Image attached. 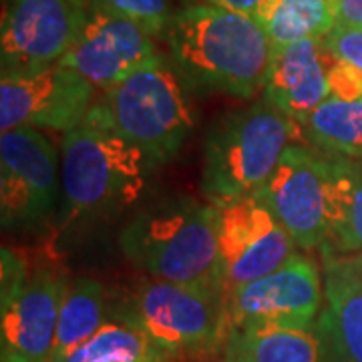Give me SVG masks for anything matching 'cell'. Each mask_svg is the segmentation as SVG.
Returning <instances> with one entry per match:
<instances>
[{
  "instance_id": "9",
  "label": "cell",
  "mask_w": 362,
  "mask_h": 362,
  "mask_svg": "<svg viewBox=\"0 0 362 362\" xmlns=\"http://www.w3.org/2000/svg\"><path fill=\"white\" fill-rule=\"evenodd\" d=\"M95 89L87 78L59 63L26 73H2L0 127L75 129L89 115Z\"/></svg>"
},
{
  "instance_id": "18",
  "label": "cell",
  "mask_w": 362,
  "mask_h": 362,
  "mask_svg": "<svg viewBox=\"0 0 362 362\" xmlns=\"http://www.w3.org/2000/svg\"><path fill=\"white\" fill-rule=\"evenodd\" d=\"M318 330L326 338L334 362H362V286L328 278Z\"/></svg>"
},
{
  "instance_id": "10",
  "label": "cell",
  "mask_w": 362,
  "mask_h": 362,
  "mask_svg": "<svg viewBox=\"0 0 362 362\" xmlns=\"http://www.w3.org/2000/svg\"><path fill=\"white\" fill-rule=\"evenodd\" d=\"M89 0H6L2 13V73L59 63L77 42Z\"/></svg>"
},
{
  "instance_id": "12",
  "label": "cell",
  "mask_w": 362,
  "mask_h": 362,
  "mask_svg": "<svg viewBox=\"0 0 362 362\" xmlns=\"http://www.w3.org/2000/svg\"><path fill=\"white\" fill-rule=\"evenodd\" d=\"M328 161L318 149L292 143L256 197L270 207L300 250L322 247L328 235L326 216Z\"/></svg>"
},
{
  "instance_id": "25",
  "label": "cell",
  "mask_w": 362,
  "mask_h": 362,
  "mask_svg": "<svg viewBox=\"0 0 362 362\" xmlns=\"http://www.w3.org/2000/svg\"><path fill=\"white\" fill-rule=\"evenodd\" d=\"M330 54V52H328ZM328 89L330 97L342 101H361L362 99V71L338 61L330 54L328 61Z\"/></svg>"
},
{
  "instance_id": "13",
  "label": "cell",
  "mask_w": 362,
  "mask_h": 362,
  "mask_svg": "<svg viewBox=\"0 0 362 362\" xmlns=\"http://www.w3.org/2000/svg\"><path fill=\"white\" fill-rule=\"evenodd\" d=\"M66 288L61 274L37 270L2 296V362H52Z\"/></svg>"
},
{
  "instance_id": "24",
  "label": "cell",
  "mask_w": 362,
  "mask_h": 362,
  "mask_svg": "<svg viewBox=\"0 0 362 362\" xmlns=\"http://www.w3.org/2000/svg\"><path fill=\"white\" fill-rule=\"evenodd\" d=\"M324 49L338 61L362 71V28L338 23L322 39Z\"/></svg>"
},
{
  "instance_id": "15",
  "label": "cell",
  "mask_w": 362,
  "mask_h": 362,
  "mask_svg": "<svg viewBox=\"0 0 362 362\" xmlns=\"http://www.w3.org/2000/svg\"><path fill=\"white\" fill-rule=\"evenodd\" d=\"M328 61L322 39L274 45L264 97L300 125L330 97Z\"/></svg>"
},
{
  "instance_id": "23",
  "label": "cell",
  "mask_w": 362,
  "mask_h": 362,
  "mask_svg": "<svg viewBox=\"0 0 362 362\" xmlns=\"http://www.w3.org/2000/svg\"><path fill=\"white\" fill-rule=\"evenodd\" d=\"M107 13L123 16L139 25L151 37L159 35L169 23V0H90Z\"/></svg>"
},
{
  "instance_id": "22",
  "label": "cell",
  "mask_w": 362,
  "mask_h": 362,
  "mask_svg": "<svg viewBox=\"0 0 362 362\" xmlns=\"http://www.w3.org/2000/svg\"><path fill=\"white\" fill-rule=\"evenodd\" d=\"M59 362H165L125 314L107 322Z\"/></svg>"
},
{
  "instance_id": "4",
  "label": "cell",
  "mask_w": 362,
  "mask_h": 362,
  "mask_svg": "<svg viewBox=\"0 0 362 362\" xmlns=\"http://www.w3.org/2000/svg\"><path fill=\"white\" fill-rule=\"evenodd\" d=\"M300 131L266 97L220 117L207 131L202 189L211 204L254 195Z\"/></svg>"
},
{
  "instance_id": "26",
  "label": "cell",
  "mask_w": 362,
  "mask_h": 362,
  "mask_svg": "<svg viewBox=\"0 0 362 362\" xmlns=\"http://www.w3.org/2000/svg\"><path fill=\"white\" fill-rule=\"evenodd\" d=\"M322 264L324 276L349 280L352 284L362 286V252L361 254H349V256L322 252Z\"/></svg>"
},
{
  "instance_id": "14",
  "label": "cell",
  "mask_w": 362,
  "mask_h": 362,
  "mask_svg": "<svg viewBox=\"0 0 362 362\" xmlns=\"http://www.w3.org/2000/svg\"><path fill=\"white\" fill-rule=\"evenodd\" d=\"M151 39L139 25L90 2L89 16L77 42L59 65L78 73L93 87L107 90L159 54Z\"/></svg>"
},
{
  "instance_id": "28",
  "label": "cell",
  "mask_w": 362,
  "mask_h": 362,
  "mask_svg": "<svg viewBox=\"0 0 362 362\" xmlns=\"http://www.w3.org/2000/svg\"><path fill=\"white\" fill-rule=\"evenodd\" d=\"M204 4H214V6H221V8H230V11H240V13H256L259 4L264 0H202Z\"/></svg>"
},
{
  "instance_id": "20",
  "label": "cell",
  "mask_w": 362,
  "mask_h": 362,
  "mask_svg": "<svg viewBox=\"0 0 362 362\" xmlns=\"http://www.w3.org/2000/svg\"><path fill=\"white\" fill-rule=\"evenodd\" d=\"M300 131L324 156L362 157V99L342 101L328 97L300 123Z\"/></svg>"
},
{
  "instance_id": "11",
  "label": "cell",
  "mask_w": 362,
  "mask_h": 362,
  "mask_svg": "<svg viewBox=\"0 0 362 362\" xmlns=\"http://www.w3.org/2000/svg\"><path fill=\"white\" fill-rule=\"evenodd\" d=\"M220 244L226 292L278 270L296 252V244L256 195L218 202Z\"/></svg>"
},
{
  "instance_id": "21",
  "label": "cell",
  "mask_w": 362,
  "mask_h": 362,
  "mask_svg": "<svg viewBox=\"0 0 362 362\" xmlns=\"http://www.w3.org/2000/svg\"><path fill=\"white\" fill-rule=\"evenodd\" d=\"M105 312L107 302L101 282L93 278H77L71 282L59 314L52 362L63 361L71 350L93 337L107 322Z\"/></svg>"
},
{
  "instance_id": "2",
  "label": "cell",
  "mask_w": 362,
  "mask_h": 362,
  "mask_svg": "<svg viewBox=\"0 0 362 362\" xmlns=\"http://www.w3.org/2000/svg\"><path fill=\"white\" fill-rule=\"evenodd\" d=\"M119 247L156 280L226 294L214 204L177 195L145 207L121 230Z\"/></svg>"
},
{
  "instance_id": "6",
  "label": "cell",
  "mask_w": 362,
  "mask_h": 362,
  "mask_svg": "<svg viewBox=\"0 0 362 362\" xmlns=\"http://www.w3.org/2000/svg\"><path fill=\"white\" fill-rule=\"evenodd\" d=\"M156 350L169 358H199L223 346L230 322L226 294L218 290L149 280L123 312Z\"/></svg>"
},
{
  "instance_id": "19",
  "label": "cell",
  "mask_w": 362,
  "mask_h": 362,
  "mask_svg": "<svg viewBox=\"0 0 362 362\" xmlns=\"http://www.w3.org/2000/svg\"><path fill=\"white\" fill-rule=\"evenodd\" d=\"M254 16L272 45L324 39L338 25L332 0H264Z\"/></svg>"
},
{
  "instance_id": "8",
  "label": "cell",
  "mask_w": 362,
  "mask_h": 362,
  "mask_svg": "<svg viewBox=\"0 0 362 362\" xmlns=\"http://www.w3.org/2000/svg\"><path fill=\"white\" fill-rule=\"evenodd\" d=\"M322 280L318 264L294 252L278 270L226 292L230 328L298 326L312 328L322 312Z\"/></svg>"
},
{
  "instance_id": "17",
  "label": "cell",
  "mask_w": 362,
  "mask_h": 362,
  "mask_svg": "<svg viewBox=\"0 0 362 362\" xmlns=\"http://www.w3.org/2000/svg\"><path fill=\"white\" fill-rule=\"evenodd\" d=\"M326 216L328 235L322 252L349 256L362 252V163L326 156Z\"/></svg>"
},
{
  "instance_id": "7",
  "label": "cell",
  "mask_w": 362,
  "mask_h": 362,
  "mask_svg": "<svg viewBox=\"0 0 362 362\" xmlns=\"http://www.w3.org/2000/svg\"><path fill=\"white\" fill-rule=\"evenodd\" d=\"M61 189V153L37 127L2 131L0 218L4 232H30L54 216Z\"/></svg>"
},
{
  "instance_id": "27",
  "label": "cell",
  "mask_w": 362,
  "mask_h": 362,
  "mask_svg": "<svg viewBox=\"0 0 362 362\" xmlns=\"http://www.w3.org/2000/svg\"><path fill=\"white\" fill-rule=\"evenodd\" d=\"M338 23L362 28V0H332Z\"/></svg>"
},
{
  "instance_id": "5",
  "label": "cell",
  "mask_w": 362,
  "mask_h": 362,
  "mask_svg": "<svg viewBox=\"0 0 362 362\" xmlns=\"http://www.w3.org/2000/svg\"><path fill=\"white\" fill-rule=\"evenodd\" d=\"M85 119L115 131L159 165L180 151L195 123L181 78L161 54L105 90Z\"/></svg>"
},
{
  "instance_id": "3",
  "label": "cell",
  "mask_w": 362,
  "mask_h": 362,
  "mask_svg": "<svg viewBox=\"0 0 362 362\" xmlns=\"http://www.w3.org/2000/svg\"><path fill=\"white\" fill-rule=\"evenodd\" d=\"M159 165L115 131L85 119L61 141L65 223L115 218L133 207Z\"/></svg>"
},
{
  "instance_id": "16",
  "label": "cell",
  "mask_w": 362,
  "mask_h": 362,
  "mask_svg": "<svg viewBox=\"0 0 362 362\" xmlns=\"http://www.w3.org/2000/svg\"><path fill=\"white\" fill-rule=\"evenodd\" d=\"M221 362H334V358L318 326H235L223 340Z\"/></svg>"
},
{
  "instance_id": "1",
  "label": "cell",
  "mask_w": 362,
  "mask_h": 362,
  "mask_svg": "<svg viewBox=\"0 0 362 362\" xmlns=\"http://www.w3.org/2000/svg\"><path fill=\"white\" fill-rule=\"evenodd\" d=\"M168 42L195 87L252 99L266 85L274 45L254 14L195 4L169 18Z\"/></svg>"
}]
</instances>
